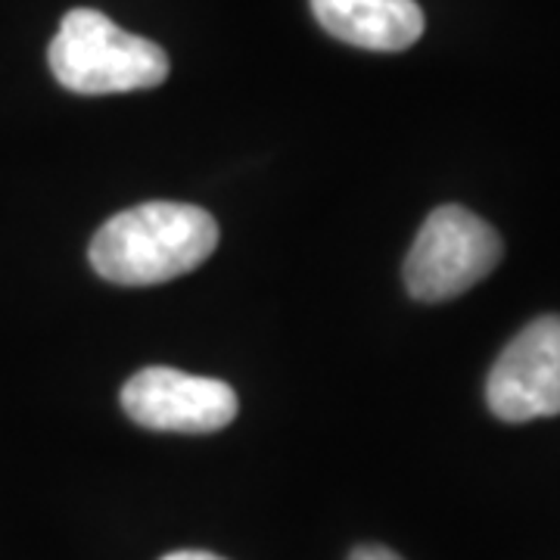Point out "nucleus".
<instances>
[{
  "label": "nucleus",
  "mask_w": 560,
  "mask_h": 560,
  "mask_svg": "<svg viewBox=\"0 0 560 560\" xmlns=\"http://www.w3.org/2000/svg\"><path fill=\"white\" fill-rule=\"evenodd\" d=\"M215 219L190 202H140L103 224L91 241V265L103 280L150 287L175 280L212 256Z\"/></svg>",
  "instance_id": "obj_1"
},
{
  "label": "nucleus",
  "mask_w": 560,
  "mask_h": 560,
  "mask_svg": "<svg viewBox=\"0 0 560 560\" xmlns=\"http://www.w3.org/2000/svg\"><path fill=\"white\" fill-rule=\"evenodd\" d=\"M47 60L54 79L84 97L143 91L168 79V57L156 40L131 35L84 7L62 16Z\"/></svg>",
  "instance_id": "obj_2"
},
{
  "label": "nucleus",
  "mask_w": 560,
  "mask_h": 560,
  "mask_svg": "<svg viewBox=\"0 0 560 560\" xmlns=\"http://www.w3.org/2000/svg\"><path fill=\"white\" fill-rule=\"evenodd\" d=\"M499 231L464 206H440L420 224L405 259V287L418 302H448L495 271Z\"/></svg>",
  "instance_id": "obj_3"
},
{
  "label": "nucleus",
  "mask_w": 560,
  "mask_h": 560,
  "mask_svg": "<svg viewBox=\"0 0 560 560\" xmlns=\"http://www.w3.org/2000/svg\"><path fill=\"white\" fill-rule=\"evenodd\" d=\"M489 411L508 423L560 415V315L529 320L489 371Z\"/></svg>",
  "instance_id": "obj_4"
},
{
  "label": "nucleus",
  "mask_w": 560,
  "mask_h": 560,
  "mask_svg": "<svg viewBox=\"0 0 560 560\" xmlns=\"http://www.w3.org/2000/svg\"><path fill=\"white\" fill-rule=\"evenodd\" d=\"M121 408L147 430L215 433L237 418V393L215 377L143 368L121 386Z\"/></svg>",
  "instance_id": "obj_5"
},
{
  "label": "nucleus",
  "mask_w": 560,
  "mask_h": 560,
  "mask_svg": "<svg viewBox=\"0 0 560 560\" xmlns=\"http://www.w3.org/2000/svg\"><path fill=\"white\" fill-rule=\"evenodd\" d=\"M324 32L361 50L399 54L423 35L418 0H312Z\"/></svg>",
  "instance_id": "obj_6"
},
{
  "label": "nucleus",
  "mask_w": 560,
  "mask_h": 560,
  "mask_svg": "<svg viewBox=\"0 0 560 560\" xmlns=\"http://www.w3.org/2000/svg\"><path fill=\"white\" fill-rule=\"evenodd\" d=\"M349 560H401L396 551H389L386 545H359Z\"/></svg>",
  "instance_id": "obj_7"
},
{
  "label": "nucleus",
  "mask_w": 560,
  "mask_h": 560,
  "mask_svg": "<svg viewBox=\"0 0 560 560\" xmlns=\"http://www.w3.org/2000/svg\"><path fill=\"white\" fill-rule=\"evenodd\" d=\"M162 560H224L219 555H212V551H172V555H165Z\"/></svg>",
  "instance_id": "obj_8"
}]
</instances>
